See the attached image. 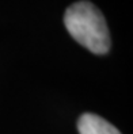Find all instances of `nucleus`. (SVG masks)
I'll return each mask as SVG.
<instances>
[{
    "instance_id": "2",
    "label": "nucleus",
    "mask_w": 133,
    "mask_h": 134,
    "mask_svg": "<svg viewBox=\"0 0 133 134\" xmlns=\"http://www.w3.org/2000/svg\"><path fill=\"white\" fill-rule=\"evenodd\" d=\"M77 130L79 134H121L110 122L92 113H86L79 118Z\"/></svg>"
},
{
    "instance_id": "1",
    "label": "nucleus",
    "mask_w": 133,
    "mask_h": 134,
    "mask_svg": "<svg viewBox=\"0 0 133 134\" xmlns=\"http://www.w3.org/2000/svg\"><path fill=\"white\" fill-rule=\"evenodd\" d=\"M64 23L68 33L86 49L95 54H105L110 49V34L106 20L95 5L90 2H77L69 5Z\"/></svg>"
}]
</instances>
